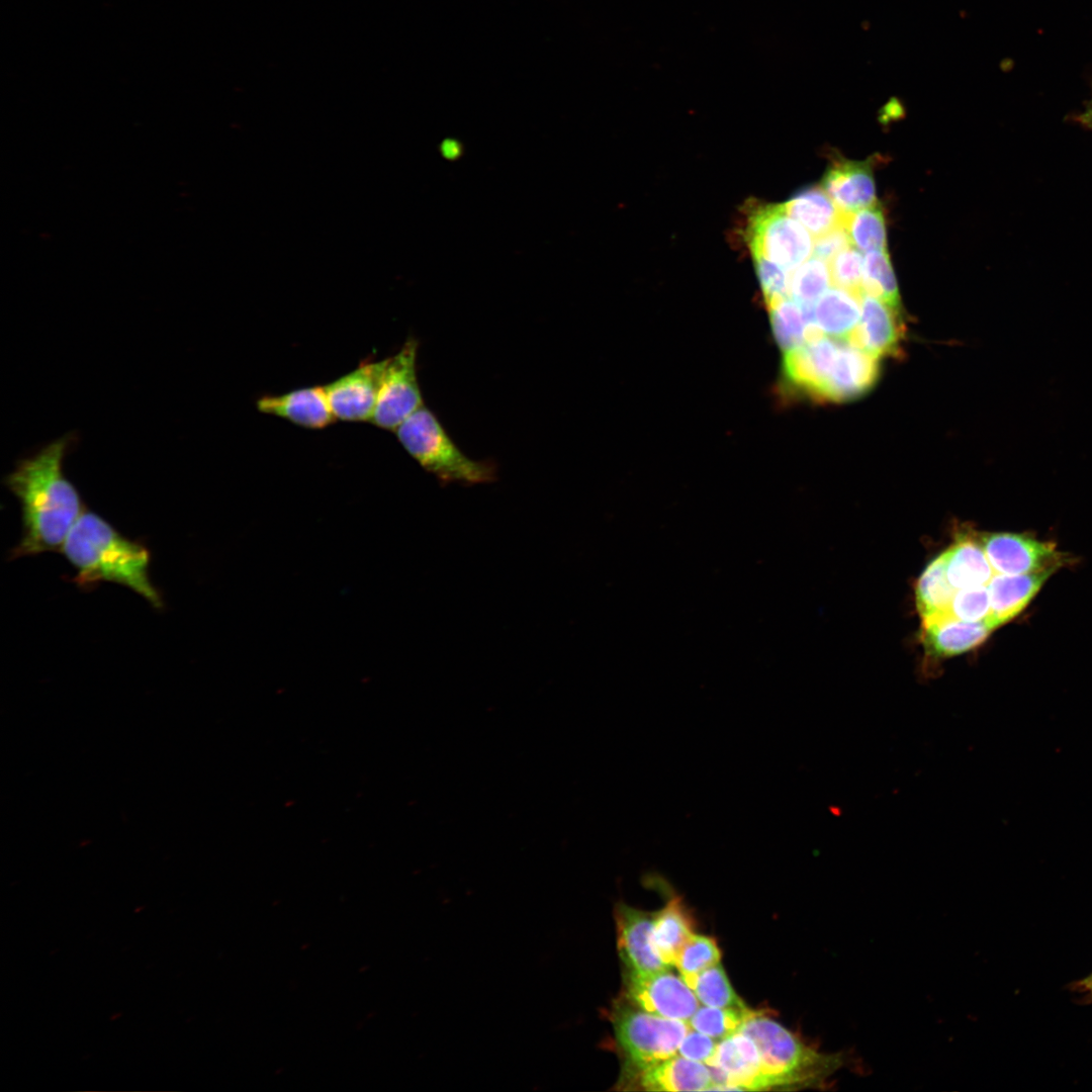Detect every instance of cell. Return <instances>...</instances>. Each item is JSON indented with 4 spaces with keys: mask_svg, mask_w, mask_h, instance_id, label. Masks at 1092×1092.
I'll list each match as a JSON object with an SVG mask.
<instances>
[{
    "mask_svg": "<svg viewBox=\"0 0 1092 1092\" xmlns=\"http://www.w3.org/2000/svg\"><path fill=\"white\" fill-rule=\"evenodd\" d=\"M73 437L63 436L18 461L5 477L21 509L22 536L11 558L61 551L72 528L85 512L76 486L64 473V460Z\"/></svg>",
    "mask_w": 1092,
    "mask_h": 1092,
    "instance_id": "cell-1",
    "label": "cell"
},
{
    "mask_svg": "<svg viewBox=\"0 0 1092 1092\" xmlns=\"http://www.w3.org/2000/svg\"><path fill=\"white\" fill-rule=\"evenodd\" d=\"M76 569L74 582L89 589L98 582H114L135 592L153 607L163 599L149 575L150 551L120 534L99 515L85 511L61 549Z\"/></svg>",
    "mask_w": 1092,
    "mask_h": 1092,
    "instance_id": "cell-2",
    "label": "cell"
},
{
    "mask_svg": "<svg viewBox=\"0 0 1092 1092\" xmlns=\"http://www.w3.org/2000/svg\"><path fill=\"white\" fill-rule=\"evenodd\" d=\"M738 1031L757 1046L766 1089L825 1087L848 1060L843 1053L819 1052L759 1011L750 1010Z\"/></svg>",
    "mask_w": 1092,
    "mask_h": 1092,
    "instance_id": "cell-3",
    "label": "cell"
},
{
    "mask_svg": "<svg viewBox=\"0 0 1092 1092\" xmlns=\"http://www.w3.org/2000/svg\"><path fill=\"white\" fill-rule=\"evenodd\" d=\"M610 1020L625 1059L618 1082L622 1088L638 1072L675 1056L692 1028L688 1021L646 1012L624 998L614 1003Z\"/></svg>",
    "mask_w": 1092,
    "mask_h": 1092,
    "instance_id": "cell-4",
    "label": "cell"
},
{
    "mask_svg": "<svg viewBox=\"0 0 1092 1092\" xmlns=\"http://www.w3.org/2000/svg\"><path fill=\"white\" fill-rule=\"evenodd\" d=\"M394 432L407 453L445 483H483L492 481L495 476L492 463L468 458L433 412L424 405Z\"/></svg>",
    "mask_w": 1092,
    "mask_h": 1092,
    "instance_id": "cell-5",
    "label": "cell"
},
{
    "mask_svg": "<svg viewBox=\"0 0 1092 1092\" xmlns=\"http://www.w3.org/2000/svg\"><path fill=\"white\" fill-rule=\"evenodd\" d=\"M748 210L744 237L752 257H764L792 271L813 254L812 235L783 204H756Z\"/></svg>",
    "mask_w": 1092,
    "mask_h": 1092,
    "instance_id": "cell-6",
    "label": "cell"
},
{
    "mask_svg": "<svg viewBox=\"0 0 1092 1092\" xmlns=\"http://www.w3.org/2000/svg\"><path fill=\"white\" fill-rule=\"evenodd\" d=\"M418 342L408 339L400 350L387 358L371 423L395 431L421 408L422 392L417 377Z\"/></svg>",
    "mask_w": 1092,
    "mask_h": 1092,
    "instance_id": "cell-7",
    "label": "cell"
},
{
    "mask_svg": "<svg viewBox=\"0 0 1092 1092\" xmlns=\"http://www.w3.org/2000/svg\"><path fill=\"white\" fill-rule=\"evenodd\" d=\"M979 541L995 573L1024 574L1067 565L1069 554L1029 534L985 533Z\"/></svg>",
    "mask_w": 1092,
    "mask_h": 1092,
    "instance_id": "cell-8",
    "label": "cell"
},
{
    "mask_svg": "<svg viewBox=\"0 0 1092 1092\" xmlns=\"http://www.w3.org/2000/svg\"><path fill=\"white\" fill-rule=\"evenodd\" d=\"M668 970L647 974L624 970L623 998L646 1012L690 1021L700 1001L681 977Z\"/></svg>",
    "mask_w": 1092,
    "mask_h": 1092,
    "instance_id": "cell-9",
    "label": "cell"
},
{
    "mask_svg": "<svg viewBox=\"0 0 1092 1092\" xmlns=\"http://www.w3.org/2000/svg\"><path fill=\"white\" fill-rule=\"evenodd\" d=\"M386 364L387 358L363 362L324 386L336 420L371 421Z\"/></svg>",
    "mask_w": 1092,
    "mask_h": 1092,
    "instance_id": "cell-10",
    "label": "cell"
},
{
    "mask_svg": "<svg viewBox=\"0 0 1092 1092\" xmlns=\"http://www.w3.org/2000/svg\"><path fill=\"white\" fill-rule=\"evenodd\" d=\"M860 304L859 322L847 340L878 359L902 356L906 326L900 308L867 293Z\"/></svg>",
    "mask_w": 1092,
    "mask_h": 1092,
    "instance_id": "cell-11",
    "label": "cell"
},
{
    "mask_svg": "<svg viewBox=\"0 0 1092 1092\" xmlns=\"http://www.w3.org/2000/svg\"><path fill=\"white\" fill-rule=\"evenodd\" d=\"M653 915L625 903L616 905L617 948L625 971L647 974L669 969L653 944Z\"/></svg>",
    "mask_w": 1092,
    "mask_h": 1092,
    "instance_id": "cell-12",
    "label": "cell"
},
{
    "mask_svg": "<svg viewBox=\"0 0 1092 1092\" xmlns=\"http://www.w3.org/2000/svg\"><path fill=\"white\" fill-rule=\"evenodd\" d=\"M881 377L880 359L841 339L831 375L821 402H847L869 393Z\"/></svg>",
    "mask_w": 1092,
    "mask_h": 1092,
    "instance_id": "cell-13",
    "label": "cell"
},
{
    "mask_svg": "<svg viewBox=\"0 0 1092 1092\" xmlns=\"http://www.w3.org/2000/svg\"><path fill=\"white\" fill-rule=\"evenodd\" d=\"M841 339L819 338L785 352L783 372L792 387L821 401L823 390L833 370Z\"/></svg>",
    "mask_w": 1092,
    "mask_h": 1092,
    "instance_id": "cell-14",
    "label": "cell"
},
{
    "mask_svg": "<svg viewBox=\"0 0 1092 1092\" xmlns=\"http://www.w3.org/2000/svg\"><path fill=\"white\" fill-rule=\"evenodd\" d=\"M706 1064L721 1072L724 1081L721 1090L766 1089L757 1046L742 1032L720 1039Z\"/></svg>",
    "mask_w": 1092,
    "mask_h": 1092,
    "instance_id": "cell-15",
    "label": "cell"
},
{
    "mask_svg": "<svg viewBox=\"0 0 1092 1092\" xmlns=\"http://www.w3.org/2000/svg\"><path fill=\"white\" fill-rule=\"evenodd\" d=\"M1056 569L1024 574L994 573L987 589L990 610L984 623L993 631L1017 617Z\"/></svg>",
    "mask_w": 1092,
    "mask_h": 1092,
    "instance_id": "cell-16",
    "label": "cell"
},
{
    "mask_svg": "<svg viewBox=\"0 0 1092 1092\" xmlns=\"http://www.w3.org/2000/svg\"><path fill=\"white\" fill-rule=\"evenodd\" d=\"M256 406L263 414L279 417L306 429H324L336 421L324 386L264 395L257 400Z\"/></svg>",
    "mask_w": 1092,
    "mask_h": 1092,
    "instance_id": "cell-17",
    "label": "cell"
},
{
    "mask_svg": "<svg viewBox=\"0 0 1092 1092\" xmlns=\"http://www.w3.org/2000/svg\"><path fill=\"white\" fill-rule=\"evenodd\" d=\"M821 187L843 212L877 202L873 168L868 161L833 162L825 172Z\"/></svg>",
    "mask_w": 1092,
    "mask_h": 1092,
    "instance_id": "cell-18",
    "label": "cell"
},
{
    "mask_svg": "<svg viewBox=\"0 0 1092 1092\" xmlns=\"http://www.w3.org/2000/svg\"><path fill=\"white\" fill-rule=\"evenodd\" d=\"M921 626L924 650L936 658L968 652L985 642L992 632L984 622H966L949 615L923 620Z\"/></svg>",
    "mask_w": 1092,
    "mask_h": 1092,
    "instance_id": "cell-19",
    "label": "cell"
},
{
    "mask_svg": "<svg viewBox=\"0 0 1092 1092\" xmlns=\"http://www.w3.org/2000/svg\"><path fill=\"white\" fill-rule=\"evenodd\" d=\"M630 1084L647 1091H703L711 1089L713 1079L701 1062L675 1055L638 1072L623 1088Z\"/></svg>",
    "mask_w": 1092,
    "mask_h": 1092,
    "instance_id": "cell-20",
    "label": "cell"
},
{
    "mask_svg": "<svg viewBox=\"0 0 1092 1092\" xmlns=\"http://www.w3.org/2000/svg\"><path fill=\"white\" fill-rule=\"evenodd\" d=\"M942 554L946 578L956 590L987 585L995 573L979 538L963 537Z\"/></svg>",
    "mask_w": 1092,
    "mask_h": 1092,
    "instance_id": "cell-21",
    "label": "cell"
},
{
    "mask_svg": "<svg viewBox=\"0 0 1092 1092\" xmlns=\"http://www.w3.org/2000/svg\"><path fill=\"white\" fill-rule=\"evenodd\" d=\"M861 294L843 289L827 290L812 304L813 323L822 333L837 339H847L859 322Z\"/></svg>",
    "mask_w": 1092,
    "mask_h": 1092,
    "instance_id": "cell-22",
    "label": "cell"
},
{
    "mask_svg": "<svg viewBox=\"0 0 1092 1092\" xmlns=\"http://www.w3.org/2000/svg\"><path fill=\"white\" fill-rule=\"evenodd\" d=\"M695 933V921L679 898L670 899L653 915V944L669 968L674 966L679 950Z\"/></svg>",
    "mask_w": 1092,
    "mask_h": 1092,
    "instance_id": "cell-23",
    "label": "cell"
},
{
    "mask_svg": "<svg viewBox=\"0 0 1092 1092\" xmlns=\"http://www.w3.org/2000/svg\"><path fill=\"white\" fill-rule=\"evenodd\" d=\"M783 205L788 214L803 224L815 238L842 224L843 211L821 186L802 189Z\"/></svg>",
    "mask_w": 1092,
    "mask_h": 1092,
    "instance_id": "cell-24",
    "label": "cell"
},
{
    "mask_svg": "<svg viewBox=\"0 0 1092 1092\" xmlns=\"http://www.w3.org/2000/svg\"><path fill=\"white\" fill-rule=\"evenodd\" d=\"M954 592L946 578L941 553L925 567L915 585V604L922 621L949 615Z\"/></svg>",
    "mask_w": 1092,
    "mask_h": 1092,
    "instance_id": "cell-25",
    "label": "cell"
},
{
    "mask_svg": "<svg viewBox=\"0 0 1092 1092\" xmlns=\"http://www.w3.org/2000/svg\"><path fill=\"white\" fill-rule=\"evenodd\" d=\"M842 224L857 250L869 253L887 249L886 220L880 203L843 212Z\"/></svg>",
    "mask_w": 1092,
    "mask_h": 1092,
    "instance_id": "cell-26",
    "label": "cell"
},
{
    "mask_svg": "<svg viewBox=\"0 0 1092 1092\" xmlns=\"http://www.w3.org/2000/svg\"><path fill=\"white\" fill-rule=\"evenodd\" d=\"M768 310L772 333L784 352L806 344V333L811 322L803 304L786 297Z\"/></svg>",
    "mask_w": 1092,
    "mask_h": 1092,
    "instance_id": "cell-27",
    "label": "cell"
},
{
    "mask_svg": "<svg viewBox=\"0 0 1092 1092\" xmlns=\"http://www.w3.org/2000/svg\"><path fill=\"white\" fill-rule=\"evenodd\" d=\"M704 1005L718 1008L747 1009L745 1003L733 990L728 977L719 964L685 981Z\"/></svg>",
    "mask_w": 1092,
    "mask_h": 1092,
    "instance_id": "cell-28",
    "label": "cell"
},
{
    "mask_svg": "<svg viewBox=\"0 0 1092 1092\" xmlns=\"http://www.w3.org/2000/svg\"><path fill=\"white\" fill-rule=\"evenodd\" d=\"M862 293L900 308L899 288L887 249L869 252L863 259Z\"/></svg>",
    "mask_w": 1092,
    "mask_h": 1092,
    "instance_id": "cell-29",
    "label": "cell"
},
{
    "mask_svg": "<svg viewBox=\"0 0 1092 1092\" xmlns=\"http://www.w3.org/2000/svg\"><path fill=\"white\" fill-rule=\"evenodd\" d=\"M832 284L829 265L817 257L807 259L793 270L789 294L797 302L814 304Z\"/></svg>",
    "mask_w": 1092,
    "mask_h": 1092,
    "instance_id": "cell-30",
    "label": "cell"
},
{
    "mask_svg": "<svg viewBox=\"0 0 1092 1092\" xmlns=\"http://www.w3.org/2000/svg\"><path fill=\"white\" fill-rule=\"evenodd\" d=\"M750 1010L734 1008L699 1007L690 1019V1025L712 1038L723 1039L737 1032Z\"/></svg>",
    "mask_w": 1092,
    "mask_h": 1092,
    "instance_id": "cell-31",
    "label": "cell"
},
{
    "mask_svg": "<svg viewBox=\"0 0 1092 1092\" xmlns=\"http://www.w3.org/2000/svg\"><path fill=\"white\" fill-rule=\"evenodd\" d=\"M721 951L715 939L695 933L679 950L674 967L684 981L720 963Z\"/></svg>",
    "mask_w": 1092,
    "mask_h": 1092,
    "instance_id": "cell-32",
    "label": "cell"
},
{
    "mask_svg": "<svg viewBox=\"0 0 1092 1092\" xmlns=\"http://www.w3.org/2000/svg\"><path fill=\"white\" fill-rule=\"evenodd\" d=\"M828 263L832 284L862 294L863 259L859 250L850 245Z\"/></svg>",
    "mask_w": 1092,
    "mask_h": 1092,
    "instance_id": "cell-33",
    "label": "cell"
},
{
    "mask_svg": "<svg viewBox=\"0 0 1092 1092\" xmlns=\"http://www.w3.org/2000/svg\"><path fill=\"white\" fill-rule=\"evenodd\" d=\"M990 610L987 585L957 589L949 606V616L966 622H984Z\"/></svg>",
    "mask_w": 1092,
    "mask_h": 1092,
    "instance_id": "cell-34",
    "label": "cell"
},
{
    "mask_svg": "<svg viewBox=\"0 0 1092 1092\" xmlns=\"http://www.w3.org/2000/svg\"><path fill=\"white\" fill-rule=\"evenodd\" d=\"M752 259L765 304L770 308L790 295V276L786 269L764 257L758 256Z\"/></svg>",
    "mask_w": 1092,
    "mask_h": 1092,
    "instance_id": "cell-35",
    "label": "cell"
},
{
    "mask_svg": "<svg viewBox=\"0 0 1092 1092\" xmlns=\"http://www.w3.org/2000/svg\"><path fill=\"white\" fill-rule=\"evenodd\" d=\"M717 1042L698 1030H689L678 1046V1053L687 1059L707 1063L715 1054Z\"/></svg>",
    "mask_w": 1092,
    "mask_h": 1092,
    "instance_id": "cell-36",
    "label": "cell"
},
{
    "mask_svg": "<svg viewBox=\"0 0 1092 1092\" xmlns=\"http://www.w3.org/2000/svg\"><path fill=\"white\" fill-rule=\"evenodd\" d=\"M850 245L846 230L843 224H840L815 238L813 255L814 257L829 262L838 252Z\"/></svg>",
    "mask_w": 1092,
    "mask_h": 1092,
    "instance_id": "cell-37",
    "label": "cell"
},
{
    "mask_svg": "<svg viewBox=\"0 0 1092 1092\" xmlns=\"http://www.w3.org/2000/svg\"><path fill=\"white\" fill-rule=\"evenodd\" d=\"M1069 990L1079 997L1080 1002L1084 1004L1092 1003V972L1086 977L1071 983Z\"/></svg>",
    "mask_w": 1092,
    "mask_h": 1092,
    "instance_id": "cell-38",
    "label": "cell"
},
{
    "mask_svg": "<svg viewBox=\"0 0 1092 1092\" xmlns=\"http://www.w3.org/2000/svg\"><path fill=\"white\" fill-rule=\"evenodd\" d=\"M1077 120L1084 126L1092 129V97L1087 103L1084 111L1077 116Z\"/></svg>",
    "mask_w": 1092,
    "mask_h": 1092,
    "instance_id": "cell-39",
    "label": "cell"
}]
</instances>
